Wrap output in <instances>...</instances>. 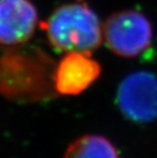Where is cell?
Here are the masks:
<instances>
[{"instance_id":"obj_1","label":"cell","mask_w":157,"mask_h":158,"mask_svg":"<svg viewBox=\"0 0 157 158\" xmlns=\"http://www.w3.org/2000/svg\"><path fill=\"white\" fill-rule=\"evenodd\" d=\"M55 64L41 49L0 48V95L16 102H37L54 95Z\"/></svg>"},{"instance_id":"obj_3","label":"cell","mask_w":157,"mask_h":158,"mask_svg":"<svg viewBox=\"0 0 157 158\" xmlns=\"http://www.w3.org/2000/svg\"><path fill=\"white\" fill-rule=\"evenodd\" d=\"M103 37L114 54L133 58L151 46L153 27L144 13L123 9L107 18L103 26Z\"/></svg>"},{"instance_id":"obj_4","label":"cell","mask_w":157,"mask_h":158,"mask_svg":"<svg viewBox=\"0 0 157 158\" xmlns=\"http://www.w3.org/2000/svg\"><path fill=\"white\" fill-rule=\"evenodd\" d=\"M116 104L131 122L146 123L157 119V77L147 70L129 73L116 91Z\"/></svg>"},{"instance_id":"obj_5","label":"cell","mask_w":157,"mask_h":158,"mask_svg":"<svg viewBox=\"0 0 157 158\" xmlns=\"http://www.w3.org/2000/svg\"><path fill=\"white\" fill-rule=\"evenodd\" d=\"M101 72V65L90 54L66 53L53 70L52 81L55 93L63 96L80 95L99 79Z\"/></svg>"},{"instance_id":"obj_6","label":"cell","mask_w":157,"mask_h":158,"mask_svg":"<svg viewBox=\"0 0 157 158\" xmlns=\"http://www.w3.org/2000/svg\"><path fill=\"white\" fill-rule=\"evenodd\" d=\"M38 11L31 0H0V44H25L35 34Z\"/></svg>"},{"instance_id":"obj_7","label":"cell","mask_w":157,"mask_h":158,"mask_svg":"<svg viewBox=\"0 0 157 158\" xmlns=\"http://www.w3.org/2000/svg\"><path fill=\"white\" fill-rule=\"evenodd\" d=\"M63 158H119V153L107 138L88 134L69 144Z\"/></svg>"},{"instance_id":"obj_2","label":"cell","mask_w":157,"mask_h":158,"mask_svg":"<svg viewBox=\"0 0 157 158\" xmlns=\"http://www.w3.org/2000/svg\"><path fill=\"white\" fill-rule=\"evenodd\" d=\"M40 25L50 45L59 52L91 54L102 43L103 29L98 15L82 1L58 6Z\"/></svg>"}]
</instances>
